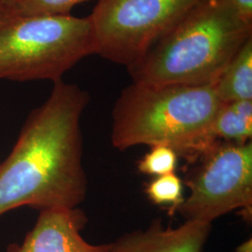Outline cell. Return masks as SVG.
Wrapping results in <instances>:
<instances>
[{
    "instance_id": "6da1fadb",
    "label": "cell",
    "mask_w": 252,
    "mask_h": 252,
    "mask_svg": "<svg viewBox=\"0 0 252 252\" xmlns=\"http://www.w3.org/2000/svg\"><path fill=\"white\" fill-rule=\"evenodd\" d=\"M89 102L86 91L60 80L48 99L30 112L0 163V216L21 207H78L85 200L81 118Z\"/></svg>"
},
{
    "instance_id": "7a4b0ae2",
    "label": "cell",
    "mask_w": 252,
    "mask_h": 252,
    "mask_svg": "<svg viewBox=\"0 0 252 252\" xmlns=\"http://www.w3.org/2000/svg\"><path fill=\"white\" fill-rule=\"evenodd\" d=\"M251 37L252 23L228 1L202 0L127 70L145 85H214Z\"/></svg>"
},
{
    "instance_id": "3957f363",
    "label": "cell",
    "mask_w": 252,
    "mask_h": 252,
    "mask_svg": "<svg viewBox=\"0 0 252 252\" xmlns=\"http://www.w3.org/2000/svg\"><path fill=\"white\" fill-rule=\"evenodd\" d=\"M221 104L213 85L132 82L114 104L111 143L119 151L166 145L189 163L212 145L208 130Z\"/></svg>"
},
{
    "instance_id": "277c9868",
    "label": "cell",
    "mask_w": 252,
    "mask_h": 252,
    "mask_svg": "<svg viewBox=\"0 0 252 252\" xmlns=\"http://www.w3.org/2000/svg\"><path fill=\"white\" fill-rule=\"evenodd\" d=\"M94 54L89 16L9 17L0 27V80L55 82Z\"/></svg>"
},
{
    "instance_id": "5b68a950",
    "label": "cell",
    "mask_w": 252,
    "mask_h": 252,
    "mask_svg": "<svg viewBox=\"0 0 252 252\" xmlns=\"http://www.w3.org/2000/svg\"><path fill=\"white\" fill-rule=\"evenodd\" d=\"M201 1L98 0L89 15L95 54L128 67Z\"/></svg>"
},
{
    "instance_id": "8992f818",
    "label": "cell",
    "mask_w": 252,
    "mask_h": 252,
    "mask_svg": "<svg viewBox=\"0 0 252 252\" xmlns=\"http://www.w3.org/2000/svg\"><path fill=\"white\" fill-rule=\"evenodd\" d=\"M185 185L189 195L176 211L187 220L212 223L238 208L249 222L252 213V143L216 142L191 162Z\"/></svg>"
},
{
    "instance_id": "52a82bcc",
    "label": "cell",
    "mask_w": 252,
    "mask_h": 252,
    "mask_svg": "<svg viewBox=\"0 0 252 252\" xmlns=\"http://www.w3.org/2000/svg\"><path fill=\"white\" fill-rule=\"evenodd\" d=\"M87 222L79 207L40 210L24 241L10 244L7 252H108L109 244L93 245L81 236Z\"/></svg>"
},
{
    "instance_id": "ba28073f",
    "label": "cell",
    "mask_w": 252,
    "mask_h": 252,
    "mask_svg": "<svg viewBox=\"0 0 252 252\" xmlns=\"http://www.w3.org/2000/svg\"><path fill=\"white\" fill-rule=\"evenodd\" d=\"M210 222L187 220L177 227H164L160 220L146 230L122 235L109 244L108 252H202L211 231Z\"/></svg>"
},
{
    "instance_id": "9c48e42d",
    "label": "cell",
    "mask_w": 252,
    "mask_h": 252,
    "mask_svg": "<svg viewBox=\"0 0 252 252\" xmlns=\"http://www.w3.org/2000/svg\"><path fill=\"white\" fill-rule=\"evenodd\" d=\"M252 137V100L222 103L208 130L210 143L245 144L251 142Z\"/></svg>"
},
{
    "instance_id": "30bf717a",
    "label": "cell",
    "mask_w": 252,
    "mask_h": 252,
    "mask_svg": "<svg viewBox=\"0 0 252 252\" xmlns=\"http://www.w3.org/2000/svg\"><path fill=\"white\" fill-rule=\"evenodd\" d=\"M213 87L221 103L252 100V37L234 54Z\"/></svg>"
},
{
    "instance_id": "8fae6325",
    "label": "cell",
    "mask_w": 252,
    "mask_h": 252,
    "mask_svg": "<svg viewBox=\"0 0 252 252\" xmlns=\"http://www.w3.org/2000/svg\"><path fill=\"white\" fill-rule=\"evenodd\" d=\"M146 194L155 205L169 206L170 214L176 212L185 199L182 180L176 173L153 179L146 187Z\"/></svg>"
},
{
    "instance_id": "7c38bea8",
    "label": "cell",
    "mask_w": 252,
    "mask_h": 252,
    "mask_svg": "<svg viewBox=\"0 0 252 252\" xmlns=\"http://www.w3.org/2000/svg\"><path fill=\"white\" fill-rule=\"evenodd\" d=\"M88 0H18L8 9L10 17L70 15L75 6Z\"/></svg>"
},
{
    "instance_id": "4fadbf2b",
    "label": "cell",
    "mask_w": 252,
    "mask_h": 252,
    "mask_svg": "<svg viewBox=\"0 0 252 252\" xmlns=\"http://www.w3.org/2000/svg\"><path fill=\"white\" fill-rule=\"evenodd\" d=\"M178 154L166 145H153L151 150L138 161L139 172L150 176H163L176 172L178 165Z\"/></svg>"
},
{
    "instance_id": "5bb4252c",
    "label": "cell",
    "mask_w": 252,
    "mask_h": 252,
    "mask_svg": "<svg viewBox=\"0 0 252 252\" xmlns=\"http://www.w3.org/2000/svg\"><path fill=\"white\" fill-rule=\"evenodd\" d=\"M228 1L237 13L247 21L252 23V0H226Z\"/></svg>"
},
{
    "instance_id": "9a60e30c",
    "label": "cell",
    "mask_w": 252,
    "mask_h": 252,
    "mask_svg": "<svg viewBox=\"0 0 252 252\" xmlns=\"http://www.w3.org/2000/svg\"><path fill=\"white\" fill-rule=\"evenodd\" d=\"M235 252H252V239H249L240 246H238Z\"/></svg>"
},
{
    "instance_id": "2e32d148",
    "label": "cell",
    "mask_w": 252,
    "mask_h": 252,
    "mask_svg": "<svg viewBox=\"0 0 252 252\" xmlns=\"http://www.w3.org/2000/svg\"><path fill=\"white\" fill-rule=\"evenodd\" d=\"M9 17L10 16L9 15L8 9L0 7V27L3 26L9 20Z\"/></svg>"
},
{
    "instance_id": "e0dca14e",
    "label": "cell",
    "mask_w": 252,
    "mask_h": 252,
    "mask_svg": "<svg viewBox=\"0 0 252 252\" xmlns=\"http://www.w3.org/2000/svg\"><path fill=\"white\" fill-rule=\"evenodd\" d=\"M18 0H0V7L9 9Z\"/></svg>"
}]
</instances>
